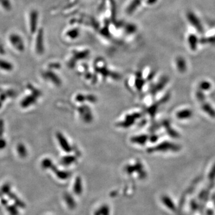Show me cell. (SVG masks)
Instances as JSON below:
<instances>
[{"label": "cell", "instance_id": "cell-1", "mask_svg": "<svg viewBox=\"0 0 215 215\" xmlns=\"http://www.w3.org/2000/svg\"><path fill=\"white\" fill-rule=\"evenodd\" d=\"M1 191L9 196L11 200H12L16 204V205L19 206L20 208H25V204L17 196H16L14 193H13L10 189V186L9 184H5L2 186L1 188Z\"/></svg>", "mask_w": 215, "mask_h": 215}, {"label": "cell", "instance_id": "cell-2", "mask_svg": "<svg viewBox=\"0 0 215 215\" xmlns=\"http://www.w3.org/2000/svg\"><path fill=\"white\" fill-rule=\"evenodd\" d=\"M9 42L11 45L18 50L23 51L24 50V45L22 38L17 34H11L9 36Z\"/></svg>", "mask_w": 215, "mask_h": 215}, {"label": "cell", "instance_id": "cell-3", "mask_svg": "<svg viewBox=\"0 0 215 215\" xmlns=\"http://www.w3.org/2000/svg\"><path fill=\"white\" fill-rule=\"evenodd\" d=\"M56 138L59 142L60 146L65 152H70L72 151V148L69 143L68 140L62 133L58 132L56 133Z\"/></svg>", "mask_w": 215, "mask_h": 215}, {"label": "cell", "instance_id": "cell-4", "mask_svg": "<svg viewBox=\"0 0 215 215\" xmlns=\"http://www.w3.org/2000/svg\"><path fill=\"white\" fill-rule=\"evenodd\" d=\"M43 76L44 78H46L51 81L52 83H53L59 86L61 84V80L57 76L54 72L51 71H46L43 73Z\"/></svg>", "mask_w": 215, "mask_h": 215}, {"label": "cell", "instance_id": "cell-5", "mask_svg": "<svg viewBox=\"0 0 215 215\" xmlns=\"http://www.w3.org/2000/svg\"><path fill=\"white\" fill-rule=\"evenodd\" d=\"M37 98H37L33 94L28 95L22 100L20 103V105L22 108L29 107L30 105L35 103V102H37Z\"/></svg>", "mask_w": 215, "mask_h": 215}, {"label": "cell", "instance_id": "cell-6", "mask_svg": "<svg viewBox=\"0 0 215 215\" xmlns=\"http://www.w3.org/2000/svg\"><path fill=\"white\" fill-rule=\"evenodd\" d=\"M49 169H51L52 171H53V172L55 173V175L60 179H62V180L67 179L68 178L69 176V173L68 172L59 170L58 168H57L54 165L53 163L51 164V166L50 167Z\"/></svg>", "mask_w": 215, "mask_h": 215}, {"label": "cell", "instance_id": "cell-7", "mask_svg": "<svg viewBox=\"0 0 215 215\" xmlns=\"http://www.w3.org/2000/svg\"><path fill=\"white\" fill-rule=\"evenodd\" d=\"M73 190L74 193L77 195H80L83 193V182H82V180L79 177H76L75 180Z\"/></svg>", "mask_w": 215, "mask_h": 215}, {"label": "cell", "instance_id": "cell-8", "mask_svg": "<svg viewBox=\"0 0 215 215\" xmlns=\"http://www.w3.org/2000/svg\"><path fill=\"white\" fill-rule=\"evenodd\" d=\"M161 200H162L163 203L165 205V206H166L168 209H169L170 210H175V205L169 197L164 196L162 197Z\"/></svg>", "mask_w": 215, "mask_h": 215}, {"label": "cell", "instance_id": "cell-9", "mask_svg": "<svg viewBox=\"0 0 215 215\" xmlns=\"http://www.w3.org/2000/svg\"><path fill=\"white\" fill-rule=\"evenodd\" d=\"M110 210L108 205H102L95 212V215H109Z\"/></svg>", "mask_w": 215, "mask_h": 215}, {"label": "cell", "instance_id": "cell-10", "mask_svg": "<svg viewBox=\"0 0 215 215\" xmlns=\"http://www.w3.org/2000/svg\"><path fill=\"white\" fill-rule=\"evenodd\" d=\"M17 151L20 157L25 158L28 155V151L26 147L23 144H19L17 146Z\"/></svg>", "mask_w": 215, "mask_h": 215}, {"label": "cell", "instance_id": "cell-11", "mask_svg": "<svg viewBox=\"0 0 215 215\" xmlns=\"http://www.w3.org/2000/svg\"><path fill=\"white\" fill-rule=\"evenodd\" d=\"M64 199L67 205L70 209H74L75 207V202L72 197H71L68 194H66L64 196Z\"/></svg>", "mask_w": 215, "mask_h": 215}, {"label": "cell", "instance_id": "cell-12", "mask_svg": "<svg viewBox=\"0 0 215 215\" xmlns=\"http://www.w3.org/2000/svg\"><path fill=\"white\" fill-rule=\"evenodd\" d=\"M75 161V158L74 156H63L61 160V163L62 164L65 166H69L71 164H72Z\"/></svg>", "mask_w": 215, "mask_h": 215}, {"label": "cell", "instance_id": "cell-13", "mask_svg": "<svg viewBox=\"0 0 215 215\" xmlns=\"http://www.w3.org/2000/svg\"><path fill=\"white\" fill-rule=\"evenodd\" d=\"M0 68L5 71H11L13 67L12 64L10 63V62L3 60H0Z\"/></svg>", "mask_w": 215, "mask_h": 215}, {"label": "cell", "instance_id": "cell-14", "mask_svg": "<svg viewBox=\"0 0 215 215\" xmlns=\"http://www.w3.org/2000/svg\"><path fill=\"white\" fill-rule=\"evenodd\" d=\"M7 212L10 213L11 215H18V211L17 208L15 206L13 205H9V204L6 207Z\"/></svg>", "mask_w": 215, "mask_h": 215}, {"label": "cell", "instance_id": "cell-15", "mask_svg": "<svg viewBox=\"0 0 215 215\" xmlns=\"http://www.w3.org/2000/svg\"><path fill=\"white\" fill-rule=\"evenodd\" d=\"M53 164L52 161L49 158H45L41 161V167L44 169H48Z\"/></svg>", "mask_w": 215, "mask_h": 215}, {"label": "cell", "instance_id": "cell-16", "mask_svg": "<svg viewBox=\"0 0 215 215\" xmlns=\"http://www.w3.org/2000/svg\"><path fill=\"white\" fill-rule=\"evenodd\" d=\"M191 112L190 111H183L177 113V117L179 118H185L191 116Z\"/></svg>", "mask_w": 215, "mask_h": 215}, {"label": "cell", "instance_id": "cell-17", "mask_svg": "<svg viewBox=\"0 0 215 215\" xmlns=\"http://www.w3.org/2000/svg\"><path fill=\"white\" fill-rule=\"evenodd\" d=\"M28 88H30V90H31L32 94H33L34 95H35L37 98H39V96L41 95V91H40L39 90H37V88H35L34 86L30 85V86H28Z\"/></svg>", "mask_w": 215, "mask_h": 215}, {"label": "cell", "instance_id": "cell-18", "mask_svg": "<svg viewBox=\"0 0 215 215\" xmlns=\"http://www.w3.org/2000/svg\"><path fill=\"white\" fill-rule=\"evenodd\" d=\"M4 132V123L2 119H0V138L2 137Z\"/></svg>", "mask_w": 215, "mask_h": 215}, {"label": "cell", "instance_id": "cell-19", "mask_svg": "<svg viewBox=\"0 0 215 215\" xmlns=\"http://www.w3.org/2000/svg\"><path fill=\"white\" fill-rule=\"evenodd\" d=\"M6 145H7L6 140L3 138L1 137L0 138V149H4L5 147H6Z\"/></svg>", "mask_w": 215, "mask_h": 215}, {"label": "cell", "instance_id": "cell-20", "mask_svg": "<svg viewBox=\"0 0 215 215\" xmlns=\"http://www.w3.org/2000/svg\"><path fill=\"white\" fill-rule=\"evenodd\" d=\"M6 98V95L5 94H1L0 95V99L1 101H4Z\"/></svg>", "mask_w": 215, "mask_h": 215}, {"label": "cell", "instance_id": "cell-21", "mask_svg": "<svg viewBox=\"0 0 215 215\" xmlns=\"http://www.w3.org/2000/svg\"><path fill=\"white\" fill-rule=\"evenodd\" d=\"M1 106H2V102H1V101L0 100V108L1 107Z\"/></svg>", "mask_w": 215, "mask_h": 215}]
</instances>
